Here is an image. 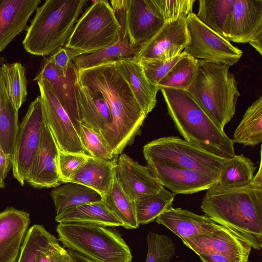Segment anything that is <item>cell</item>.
I'll use <instances>...</instances> for the list:
<instances>
[{"label":"cell","mask_w":262,"mask_h":262,"mask_svg":"<svg viewBox=\"0 0 262 262\" xmlns=\"http://www.w3.org/2000/svg\"><path fill=\"white\" fill-rule=\"evenodd\" d=\"M168 112L184 140L224 158L235 156L234 143L186 91L160 89Z\"/></svg>","instance_id":"3"},{"label":"cell","mask_w":262,"mask_h":262,"mask_svg":"<svg viewBox=\"0 0 262 262\" xmlns=\"http://www.w3.org/2000/svg\"><path fill=\"white\" fill-rule=\"evenodd\" d=\"M56 231L65 247L95 262H132L125 242L106 227L63 223L58 224Z\"/></svg>","instance_id":"6"},{"label":"cell","mask_w":262,"mask_h":262,"mask_svg":"<svg viewBox=\"0 0 262 262\" xmlns=\"http://www.w3.org/2000/svg\"><path fill=\"white\" fill-rule=\"evenodd\" d=\"M117 162V158L104 160L90 156L67 183H77L87 186L102 198L112 188Z\"/></svg>","instance_id":"24"},{"label":"cell","mask_w":262,"mask_h":262,"mask_svg":"<svg viewBox=\"0 0 262 262\" xmlns=\"http://www.w3.org/2000/svg\"><path fill=\"white\" fill-rule=\"evenodd\" d=\"M59 149L46 122L38 150L26 182L36 188L59 186L62 183L58 167Z\"/></svg>","instance_id":"18"},{"label":"cell","mask_w":262,"mask_h":262,"mask_svg":"<svg viewBox=\"0 0 262 262\" xmlns=\"http://www.w3.org/2000/svg\"><path fill=\"white\" fill-rule=\"evenodd\" d=\"M146 241L148 251L145 262H170L176 254L175 244L169 236L149 232Z\"/></svg>","instance_id":"38"},{"label":"cell","mask_w":262,"mask_h":262,"mask_svg":"<svg viewBox=\"0 0 262 262\" xmlns=\"http://www.w3.org/2000/svg\"><path fill=\"white\" fill-rule=\"evenodd\" d=\"M156 221L173 232L182 241L210 232L219 225L206 215L173 207L161 214Z\"/></svg>","instance_id":"22"},{"label":"cell","mask_w":262,"mask_h":262,"mask_svg":"<svg viewBox=\"0 0 262 262\" xmlns=\"http://www.w3.org/2000/svg\"><path fill=\"white\" fill-rule=\"evenodd\" d=\"M68 251L71 257V262H95L72 250L69 249Z\"/></svg>","instance_id":"47"},{"label":"cell","mask_w":262,"mask_h":262,"mask_svg":"<svg viewBox=\"0 0 262 262\" xmlns=\"http://www.w3.org/2000/svg\"><path fill=\"white\" fill-rule=\"evenodd\" d=\"M46 124L40 95L30 104L19 125L11 158L14 178L23 186L39 145Z\"/></svg>","instance_id":"9"},{"label":"cell","mask_w":262,"mask_h":262,"mask_svg":"<svg viewBox=\"0 0 262 262\" xmlns=\"http://www.w3.org/2000/svg\"><path fill=\"white\" fill-rule=\"evenodd\" d=\"M256 167L252 160L243 154L230 158L216 183L227 188L239 187L250 184Z\"/></svg>","instance_id":"35"},{"label":"cell","mask_w":262,"mask_h":262,"mask_svg":"<svg viewBox=\"0 0 262 262\" xmlns=\"http://www.w3.org/2000/svg\"><path fill=\"white\" fill-rule=\"evenodd\" d=\"M201 208L215 223L233 231L252 248L262 247V177L254 175L248 185L207 190Z\"/></svg>","instance_id":"2"},{"label":"cell","mask_w":262,"mask_h":262,"mask_svg":"<svg viewBox=\"0 0 262 262\" xmlns=\"http://www.w3.org/2000/svg\"><path fill=\"white\" fill-rule=\"evenodd\" d=\"M88 0H46L35 10L23 40L36 56L53 54L64 47Z\"/></svg>","instance_id":"4"},{"label":"cell","mask_w":262,"mask_h":262,"mask_svg":"<svg viewBox=\"0 0 262 262\" xmlns=\"http://www.w3.org/2000/svg\"><path fill=\"white\" fill-rule=\"evenodd\" d=\"M123 22L129 42L134 47L151 38L165 23L153 0H126Z\"/></svg>","instance_id":"17"},{"label":"cell","mask_w":262,"mask_h":262,"mask_svg":"<svg viewBox=\"0 0 262 262\" xmlns=\"http://www.w3.org/2000/svg\"><path fill=\"white\" fill-rule=\"evenodd\" d=\"M77 100L81 123L93 128L101 135L106 131L112 123V117L104 96L79 84Z\"/></svg>","instance_id":"25"},{"label":"cell","mask_w":262,"mask_h":262,"mask_svg":"<svg viewBox=\"0 0 262 262\" xmlns=\"http://www.w3.org/2000/svg\"><path fill=\"white\" fill-rule=\"evenodd\" d=\"M116 68L129 85L136 100L147 115L156 106L160 88L146 78L141 63L134 58L115 61Z\"/></svg>","instance_id":"23"},{"label":"cell","mask_w":262,"mask_h":262,"mask_svg":"<svg viewBox=\"0 0 262 262\" xmlns=\"http://www.w3.org/2000/svg\"><path fill=\"white\" fill-rule=\"evenodd\" d=\"M186 55L183 52L180 55L170 59L139 62L142 66L144 74L149 81L158 86L159 81L174 64Z\"/></svg>","instance_id":"41"},{"label":"cell","mask_w":262,"mask_h":262,"mask_svg":"<svg viewBox=\"0 0 262 262\" xmlns=\"http://www.w3.org/2000/svg\"><path fill=\"white\" fill-rule=\"evenodd\" d=\"M81 139L90 156L104 160H111L117 157L113 155L100 133L83 123H81Z\"/></svg>","instance_id":"39"},{"label":"cell","mask_w":262,"mask_h":262,"mask_svg":"<svg viewBox=\"0 0 262 262\" xmlns=\"http://www.w3.org/2000/svg\"><path fill=\"white\" fill-rule=\"evenodd\" d=\"M40 0H0V53L21 32Z\"/></svg>","instance_id":"21"},{"label":"cell","mask_w":262,"mask_h":262,"mask_svg":"<svg viewBox=\"0 0 262 262\" xmlns=\"http://www.w3.org/2000/svg\"><path fill=\"white\" fill-rule=\"evenodd\" d=\"M233 142L244 146H255L262 141V96L246 111L236 128Z\"/></svg>","instance_id":"30"},{"label":"cell","mask_w":262,"mask_h":262,"mask_svg":"<svg viewBox=\"0 0 262 262\" xmlns=\"http://www.w3.org/2000/svg\"><path fill=\"white\" fill-rule=\"evenodd\" d=\"M78 81L80 85L100 93L107 100L112 123L101 135L113 155L117 157L140 134L147 115L117 71L115 61L78 70Z\"/></svg>","instance_id":"1"},{"label":"cell","mask_w":262,"mask_h":262,"mask_svg":"<svg viewBox=\"0 0 262 262\" xmlns=\"http://www.w3.org/2000/svg\"><path fill=\"white\" fill-rule=\"evenodd\" d=\"M59 223H76L106 227L123 226L119 219L101 200L71 207L55 216Z\"/></svg>","instance_id":"26"},{"label":"cell","mask_w":262,"mask_h":262,"mask_svg":"<svg viewBox=\"0 0 262 262\" xmlns=\"http://www.w3.org/2000/svg\"><path fill=\"white\" fill-rule=\"evenodd\" d=\"M198 59L186 55L171 68L159 81L158 86L162 88L187 91L193 80Z\"/></svg>","instance_id":"37"},{"label":"cell","mask_w":262,"mask_h":262,"mask_svg":"<svg viewBox=\"0 0 262 262\" xmlns=\"http://www.w3.org/2000/svg\"><path fill=\"white\" fill-rule=\"evenodd\" d=\"M101 200L121 221L123 227L128 229L139 227L135 201L123 191L115 178L110 191L101 198Z\"/></svg>","instance_id":"32"},{"label":"cell","mask_w":262,"mask_h":262,"mask_svg":"<svg viewBox=\"0 0 262 262\" xmlns=\"http://www.w3.org/2000/svg\"><path fill=\"white\" fill-rule=\"evenodd\" d=\"M5 187L4 181L0 179V189L4 188Z\"/></svg>","instance_id":"48"},{"label":"cell","mask_w":262,"mask_h":262,"mask_svg":"<svg viewBox=\"0 0 262 262\" xmlns=\"http://www.w3.org/2000/svg\"><path fill=\"white\" fill-rule=\"evenodd\" d=\"M235 0H200L198 18L210 29L226 38Z\"/></svg>","instance_id":"29"},{"label":"cell","mask_w":262,"mask_h":262,"mask_svg":"<svg viewBox=\"0 0 262 262\" xmlns=\"http://www.w3.org/2000/svg\"><path fill=\"white\" fill-rule=\"evenodd\" d=\"M93 4L76 23L64 47L83 54L103 50L116 42L121 26L108 3L104 0Z\"/></svg>","instance_id":"8"},{"label":"cell","mask_w":262,"mask_h":262,"mask_svg":"<svg viewBox=\"0 0 262 262\" xmlns=\"http://www.w3.org/2000/svg\"><path fill=\"white\" fill-rule=\"evenodd\" d=\"M186 17L165 23L151 38L139 46L134 57L139 61L165 60L183 52L188 41Z\"/></svg>","instance_id":"14"},{"label":"cell","mask_w":262,"mask_h":262,"mask_svg":"<svg viewBox=\"0 0 262 262\" xmlns=\"http://www.w3.org/2000/svg\"><path fill=\"white\" fill-rule=\"evenodd\" d=\"M188 41L183 51L197 59L227 64L238 62L243 51L202 23L193 12L186 19Z\"/></svg>","instance_id":"10"},{"label":"cell","mask_w":262,"mask_h":262,"mask_svg":"<svg viewBox=\"0 0 262 262\" xmlns=\"http://www.w3.org/2000/svg\"><path fill=\"white\" fill-rule=\"evenodd\" d=\"M195 0H153L161 19L167 23L192 13Z\"/></svg>","instance_id":"40"},{"label":"cell","mask_w":262,"mask_h":262,"mask_svg":"<svg viewBox=\"0 0 262 262\" xmlns=\"http://www.w3.org/2000/svg\"><path fill=\"white\" fill-rule=\"evenodd\" d=\"M40 79L49 82L81 138V120L77 100L79 86L78 70L73 61L70 63L66 74L50 58H47L33 81Z\"/></svg>","instance_id":"12"},{"label":"cell","mask_w":262,"mask_h":262,"mask_svg":"<svg viewBox=\"0 0 262 262\" xmlns=\"http://www.w3.org/2000/svg\"><path fill=\"white\" fill-rule=\"evenodd\" d=\"M18 121V111L9 96L0 67V143L11 159L19 126Z\"/></svg>","instance_id":"28"},{"label":"cell","mask_w":262,"mask_h":262,"mask_svg":"<svg viewBox=\"0 0 262 262\" xmlns=\"http://www.w3.org/2000/svg\"><path fill=\"white\" fill-rule=\"evenodd\" d=\"M36 82L39 89L46 122L59 150L89 155L80 137L49 82L44 79Z\"/></svg>","instance_id":"11"},{"label":"cell","mask_w":262,"mask_h":262,"mask_svg":"<svg viewBox=\"0 0 262 262\" xmlns=\"http://www.w3.org/2000/svg\"><path fill=\"white\" fill-rule=\"evenodd\" d=\"M30 224V214L14 207L0 212V262H17Z\"/></svg>","instance_id":"20"},{"label":"cell","mask_w":262,"mask_h":262,"mask_svg":"<svg viewBox=\"0 0 262 262\" xmlns=\"http://www.w3.org/2000/svg\"><path fill=\"white\" fill-rule=\"evenodd\" d=\"M147 166L163 186L174 194H192L207 190L217 181L209 176L165 163L147 162Z\"/></svg>","instance_id":"19"},{"label":"cell","mask_w":262,"mask_h":262,"mask_svg":"<svg viewBox=\"0 0 262 262\" xmlns=\"http://www.w3.org/2000/svg\"><path fill=\"white\" fill-rule=\"evenodd\" d=\"M199 256L202 262H237L221 254H204Z\"/></svg>","instance_id":"46"},{"label":"cell","mask_w":262,"mask_h":262,"mask_svg":"<svg viewBox=\"0 0 262 262\" xmlns=\"http://www.w3.org/2000/svg\"><path fill=\"white\" fill-rule=\"evenodd\" d=\"M198 255L221 254L237 262H248L252 247L237 234L219 225L210 232L183 241Z\"/></svg>","instance_id":"15"},{"label":"cell","mask_w":262,"mask_h":262,"mask_svg":"<svg viewBox=\"0 0 262 262\" xmlns=\"http://www.w3.org/2000/svg\"><path fill=\"white\" fill-rule=\"evenodd\" d=\"M230 66L198 59L195 74L186 91L221 129L235 113L240 93Z\"/></svg>","instance_id":"5"},{"label":"cell","mask_w":262,"mask_h":262,"mask_svg":"<svg viewBox=\"0 0 262 262\" xmlns=\"http://www.w3.org/2000/svg\"><path fill=\"white\" fill-rule=\"evenodd\" d=\"M11 168V159L5 154L0 143V179L4 181Z\"/></svg>","instance_id":"45"},{"label":"cell","mask_w":262,"mask_h":262,"mask_svg":"<svg viewBox=\"0 0 262 262\" xmlns=\"http://www.w3.org/2000/svg\"><path fill=\"white\" fill-rule=\"evenodd\" d=\"M58 244L42 225H33L27 231L17 262H36L38 256Z\"/></svg>","instance_id":"33"},{"label":"cell","mask_w":262,"mask_h":262,"mask_svg":"<svg viewBox=\"0 0 262 262\" xmlns=\"http://www.w3.org/2000/svg\"><path fill=\"white\" fill-rule=\"evenodd\" d=\"M120 26L119 39L114 43L103 50L79 55L72 60L78 70L89 69L106 62L135 57L139 46L134 47L130 44L124 25L122 24Z\"/></svg>","instance_id":"27"},{"label":"cell","mask_w":262,"mask_h":262,"mask_svg":"<svg viewBox=\"0 0 262 262\" xmlns=\"http://www.w3.org/2000/svg\"><path fill=\"white\" fill-rule=\"evenodd\" d=\"M56 215L73 206L100 201L101 196L93 189L77 183H65L53 189L50 193Z\"/></svg>","instance_id":"31"},{"label":"cell","mask_w":262,"mask_h":262,"mask_svg":"<svg viewBox=\"0 0 262 262\" xmlns=\"http://www.w3.org/2000/svg\"><path fill=\"white\" fill-rule=\"evenodd\" d=\"M1 67L9 96L18 111L26 101L28 94L26 69L18 62L3 63Z\"/></svg>","instance_id":"36"},{"label":"cell","mask_w":262,"mask_h":262,"mask_svg":"<svg viewBox=\"0 0 262 262\" xmlns=\"http://www.w3.org/2000/svg\"><path fill=\"white\" fill-rule=\"evenodd\" d=\"M90 156L59 150L58 167L62 183H66L87 161Z\"/></svg>","instance_id":"42"},{"label":"cell","mask_w":262,"mask_h":262,"mask_svg":"<svg viewBox=\"0 0 262 262\" xmlns=\"http://www.w3.org/2000/svg\"><path fill=\"white\" fill-rule=\"evenodd\" d=\"M143 153L147 162H162L194 170L217 181L230 159L210 153L176 136L152 140L144 146Z\"/></svg>","instance_id":"7"},{"label":"cell","mask_w":262,"mask_h":262,"mask_svg":"<svg viewBox=\"0 0 262 262\" xmlns=\"http://www.w3.org/2000/svg\"><path fill=\"white\" fill-rule=\"evenodd\" d=\"M81 55L79 52L63 47L52 54L49 58L57 68L66 74L72 60Z\"/></svg>","instance_id":"43"},{"label":"cell","mask_w":262,"mask_h":262,"mask_svg":"<svg viewBox=\"0 0 262 262\" xmlns=\"http://www.w3.org/2000/svg\"><path fill=\"white\" fill-rule=\"evenodd\" d=\"M175 195L163 187L156 193L135 200L136 216L139 225L153 222L163 212L172 207Z\"/></svg>","instance_id":"34"},{"label":"cell","mask_w":262,"mask_h":262,"mask_svg":"<svg viewBox=\"0 0 262 262\" xmlns=\"http://www.w3.org/2000/svg\"><path fill=\"white\" fill-rule=\"evenodd\" d=\"M226 38L249 43L262 54V0H235Z\"/></svg>","instance_id":"13"},{"label":"cell","mask_w":262,"mask_h":262,"mask_svg":"<svg viewBox=\"0 0 262 262\" xmlns=\"http://www.w3.org/2000/svg\"><path fill=\"white\" fill-rule=\"evenodd\" d=\"M36 262H71L68 251L59 244L38 256Z\"/></svg>","instance_id":"44"},{"label":"cell","mask_w":262,"mask_h":262,"mask_svg":"<svg viewBox=\"0 0 262 262\" xmlns=\"http://www.w3.org/2000/svg\"><path fill=\"white\" fill-rule=\"evenodd\" d=\"M115 178L123 191L134 201L156 193L163 187L147 166L140 165L125 154L117 158Z\"/></svg>","instance_id":"16"}]
</instances>
